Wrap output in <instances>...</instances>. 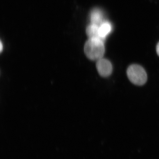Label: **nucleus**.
<instances>
[{
  "label": "nucleus",
  "mask_w": 159,
  "mask_h": 159,
  "mask_svg": "<svg viewBox=\"0 0 159 159\" xmlns=\"http://www.w3.org/2000/svg\"><path fill=\"white\" fill-rule=\"evenodd\" d=\"M98 29V25L93 24L91 23L86 28V32L89 39L97 38L102 40L99 35Z\"/></svg>",
  "instance_id": "obj_6"
},
{
  "label": "nucleus",
  "mask_w": 159,
  "mask_h": 159,
  "mask_svg": "<svg viewBox=\"0 0 159 159\" xmlns=\"http://www.w3.org/2000/svg\"><path fill=\"white\" fill-rule=\"evenodd\" d=\"M96 68L99 74L103 77L109 76L112 71V66L110 61L102 58L97 61Z\"/></svg>",
  "instance_id": "obj_3"
},
{
  "label": "nucleus",
  "mask_w": 159,
  "mask_h": 159,
  "mask_svg": "<svg viewBox=\"0 0 159 159\" xmlns=\"http://www.w3.org/2000/svg\"><path fill=\"white\" fill-rule=\"evenodd\" d=\"M112 30V25L108 21H104L99 26V34L101 39L104 41L106 37L111 32Z\"/></svg>",
  "instance_id": "obj_5"
},
{
  "label": "nucleus",
  "mask_w": 159,
  "mask_h": 159,
  "mask_svg": "<svg viewBox=\"0 0 159 159\" xmlns=\"http://www.w3.org/2000/svg\"><path fill=\"white\" fill-rule=\"evenodd\" d=\"M91 24L100 26L104 21L102 12L100 9H95L91 11L90 15Z\"/></svg>",
  "instance_id": "obj_4"
},
{
  "label": "nucleus",
  "mask_w": 159,
  "mask_h": 159,
  "mask_svg": "<svg viewBox=\"0 0 159 159\" xmlns=\"http://www.w3.org/2000/svg\"><path fill=\"white\" fill-rule=\"evenodd\" d=\"M3 45L2 43V42L1 41V43H0V50H1V52H2V51L3 49Z\"/></svg>",
  "instance_id": "obj_8"
},
{
  "label": "nucleus",
  "mask_w": 159,
  "mask_h": 159,
  "mask_svg": "<svg viewBox=\"0 0 159 159\" xmlns=\"http://www.w3.org/2000/svg\"><path fill=\"white\" fill-rule=\"evenodd\" d=\"M127 74L129 80L135 85H142L146 82L147 75L142 66L138 65H132L128 67Z\"/></svg>",
  "instance_id": "obj_2"
},
{
  "label": "nucleus",
  "mask_w": 159,
  "mask_h": 159,
  "mask_svg": "<svg viewBox=\"0 0 159 159\" xmlns=\"http://www.w3.org/2000/svg\"><path fill=\"white\" fill-rule=\"evenodd\" d=\"M104 41L99 39H89L84 47L85 54L89 59L97 61L102 58L105 52Z\"/></svg>",
  "instance_id": "obj_1"
},
{
  "label": "nucleus",
  "mask_w": 159,
  "mask_h": 159,
  "mask_svg": "<svg viewBox=\"0 0 159 159\" xmlns=\"http://www.w3.org/2000/svg\"><path fill=\"white\" fill-rule=\"evenodd\" d=\"M156 51L157 54L159 56V42L158 43L156 47Z\"/></svg>",
  "instance_id": "obj_7"
}]
</instances>
